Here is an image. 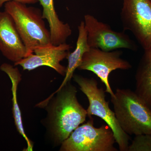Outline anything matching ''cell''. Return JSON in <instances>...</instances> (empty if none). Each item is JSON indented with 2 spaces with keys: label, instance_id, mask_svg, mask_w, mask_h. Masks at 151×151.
I'll return each mask as SVG.
<instances>
[{
  "label": "cell",
  "instance_id": "10",
  "mask_svg": "<svg viewBox=\"0 0 151 151\" xmlns=\"http://www.w3.org/2000/svg\"><path fill=\"white\" fill-rule=\"evenodd\" d=\"M0 51L15 63L27 56V50L13 20L7 12H0Z\"/></svg>",
  "mask_w": 151,
  "mask_h": 151
},
{
  "label": "cell",
  "instance_id": "16",
  "mask_svg": "<svg viewBox=\"0 0 151 151\" xmlns=\"http://www.w3.org/2000/svg\"><path fill=\"white\" fill-rule=\"evenodd\" d=\"M149 1L151 3V0H149Z\"/></svg>",
  "mask_w": 151,
  "mask_h": 151
},
{
  "label": "cell",
  "instance_id": "9",
  "mask_svg": "<svg viewBox=\"0 0 151 151\" xmlns=\"http://www.w3.org/2000/svg\"><path fill=\"white\" fill-rule=\"evenodd\" d=\"M72 47L65 43L58 45L51 44L36 48L33 53L14 63L15 66L20 65L24 70H34L42 66H48L58 73L65 76L66 68L60 62L67 58Z\"/></svg>",
  "mask_w": 151,
  "mask_h": 151
},
{
  "label": "cell",
  "instance_id": "12",
  "mask_svg": "<svg viewBox=\"0 0 151 151\" xmlns=\"http://www.w3.org/2000/svg\"><path fill=\"white\" fill-rule=\"evenodd\" d=\"M144 50L135 75V92L151 108V47Z\"/></svg>",
  "mask_w": 151,
  "mask_h": 151
},
{
  "label": "cell",
  "instance_id": "13",
  "mask_svg": "<svg viewBox=\"0 0 151 151\" xmlns=\"http://www.w3.org/2000/svg\"><path fill=\"white\" fill-rule=\"evenodd\" d=\"M78 28V34L76 47L74 51L69 53L67 57L68 65L66 68V73L62 83L57 90H59L68 82L70 81L76 69L81 64L84 53L90 48L87 43V32L84 21L81 22Z\"/></svg>",
  "mask_w": 151,
  "mask_h": 151
},
{
  "label": "cell",
  "instance_id": "14",
  "mask_svg": "<svg viewBox=\"0 0 151 151\" xmlns=\"http://www.w3.org/2000/svg\"><path fill=\"white\" fill-rule=\"evenodd\" d=\"M127 151H151V134L135 136Z\"/></svg>",
  "mask_w": 151,
  "mask_h": 151
},
{
  "label": "cell",
  "instance_id": "5",
  "mask_svg": "<svg viewBox=\"0 0 151 151\" xmlns=\"http://www.w3.org/2000/svg\"><path fill=\"white\" fill-rule=\"evenodd\" d=\"M113 131L108 125L94 126L92 117L77 127L60 145V151H118Z\"/></svg>",
  "mask_w": 151,
  "mask_h": 151
},
{
  "label": "cell",
  "instance_id": "8",
  "mask_svg": "<svg viewBox=\"0 0 151 151\" xmlns=\"http://www.w3.org/2000/svg\"><path fill=\"white\" fill-rule=\"evenodd\" d=\"M122 55V52L117 50L105 51L100 49L90 48L84 53L78 69L93 72L105 84V92L113 96L114 93L109 81L110 73L117 69L127 70L132 68L129 61L121 58Z\"/></svg>",
  "mask_w": 151,
  "mask_h": 151
},
{
  "label": "cell",
  "instance_id": "7",
  "mask_svg": "<svg viewBox=\"0 0 151 151\" xmlns=\"http://www.w3.org/2000/svg\"><path fill=\"white\" fill-rule=\"evenodd\" d=\"M87 43L90 48L111 51L120 48L136 51L137 46L124 31L113 30L109 25L99 21L92 15L84 16Z\"/></svg>",
  "mask_w": 151,
  "mask_h": 151
},
{
  "label": "cell",
  "instance_id": "15",
  "mask_svg": "<svg viewBox=\"0 0 151 151\" xmlns=\"http://www.w3.org/2000/svg\"><path fill=\"white\" fill-rule=\"evenodd\" d=\"M11 1L18 2L25 4H36L38 2V0H0V10L5 3Z\"/></svg>",
  "mask_w": 151,
  "mask_h": 151
},
{
  "label": "cell",
  "instance_id": "2",
  "mask_svg": "<svg viewBox=\"0 0 151 151\" xmlns=\"http://www.w3.org/2000/svg\"><path fill=\"white\" fill-rule=\"evenodd\" d=\"M111 101L119 125L127 134H151V108L136 92L117 88Z\"/></svg>",
  "mask_w": 151,
  "mask_h": 151
},
{
  "label": "cell",
  "instance_id": "3",
  "mask_svg": "<svg viewBox=\"0 0 151 151\" xmlns=\"http://www.w3.org/2000/svg\"><path fill=\"white\" fill-rule=\"evenodd\" d=\"M4 11L13 20L26 48L27 56L32 54L36 48L51 44L50 30L39 9L11 1L5 4Z\"/></svg>",
  "mask_w": 151,
  "mask_h": 151
},
{
  "label": "cell",
  "instance_id": "11",
  "mask_svg": "<svg viewBox=\"0 0 151 151\" xmlns=\"http://www.w3.org/2000/svg\"><path fill=\"white\" fill-rule=\"evenodd\" d=\"M0 69L6 73L10 78L12 83V93L13 95V114L15 124L18 132L25 140L27 145V147L24 150L26 151H32L33 148V144L26 134L22 120L21 112L18 104L17 90L19 83L22 79V75L19 69L17 68L8 64L3 63L0 67Z\"/></svg>",
  "mask_w": 151,
  "mask_h": 151
},
{
  "label": "cell",
  "instance_id": "1",
  "mask_svg": "<svg viewBox=\"0 0 151 151\" xmlns=\"http://www.w3.org/2000/svg\"><path fill=\"white\" fill-rule=\"evenodd\" d=\"M76 94V87L69 81L37 105L46 107L47 115L45 125L55 145H61L86 121L87 111L78 102Z\"/></svg>",
  "mask_w": 151,
  "mask_h": 151
},
{
  "label": "cell",
  "instance_id": "4",
  "mask_svg": "<svg viewBox=\"0 0 151 151\" xmlns=\"http://www.w3.org/2000/svg\"><path fill=\"white\" fill-rule=\"evenodd\" d=\"M73 78L89 100V107L86 109L87 116L90 118L92 116H96L103 119L113 131L119 150L127 151L129 136L122 129L114 112L110 108L109 103L105 99L104 89L99 87L97 81L94 78L77 74H73Z\"/></svg>",
  "mask_w": 151,
  "mask_h": 151
},
{
  "label": "cell",
  "instance_id": "6",
  "mask_svg": "<svg viewBox=\"0 0 151 151\" xmlns=\"http://www.w3.org/2000/svg\"><path fill=\"white\" fill-rule=\"evenodd\" d=\"M121 19L144 50L151 47V3L149 0H123Z\"/></svg>",
  "mask_w": 151,
  "mask_h": 151
}]
</instances>
